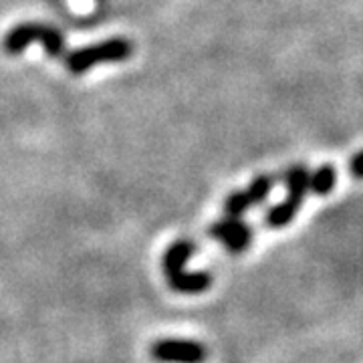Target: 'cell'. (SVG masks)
<instances>
[{"label":"cell","instance_id":"8","mask_svg":"<svg viewBox=\"0 0 363 363\" xmlns=\"http://www.w3.org/2000/svg\"><path fill=\"white\" fill-rule=\"evenodd\" d=\"M301 206H303V204H298V202L291 200V198H286L283 202L274 204V206L267 212V216H264L267 226H269V228H285L286 224H291L293 218L297 216V212L301 210Z\"/></svg>","mask_w":363,"mask_h":363},{"label":"cell","instance_id":"1","mask_svg":"<svg viewBox=\"0 0 363 363\" xmlns=\"http://www.w3.org/2000/svg\"><path fill=\"white\" fill-rule=\"evenodd\" d=\"M33 43H40L49 57H61L65 51V39L61 30L39 23H23L11 28L2 39V49L6 55H21Z\"/></svg>","mask_w":363,"mask_h":363},{"label":"cell","instance_id":"7","mask_svg":"<svg viewBox=\"0 0 363 363\" xmlns=\"http://www.w3.org/2000/svg\"><path fill=\"white\" fill-rule=\"evenodd\" d=\"M309 169L305 166H293L285 172V184L291 200H295L298 204H303L305 196L309 194Z\"/></svg>","mask_w":363,"mask_h":363},{"label":"cell","instance_id":"2","mask_svg":"<svg viewBox=\"0 0 363 363\" xmlns=\"http://www.w3.org/2000/svg\"><path fill=\"white\" fill-rule=\"evenodd\" d=\"M133 55V45L128 39H107L95 45L81 47L77 51L69 52L65 59L67 69L75 75L89 71L99 63H121Z\"/></svg>","mask_w":363,"mask_h":363},{"label":"cell","instance_id":"11","mask_svg":"<svg viewBox=\"0 0 363 363\" xmlns=\"http://www.w3.org/2000/svg\"><path fill=\"white\" fill-rule=\"evenodd\" d=\"M250 206L252 204H250L245 190H234L224 200V212H226V216H233V218H240Z\"/></svg>","mask_w":363,"mask_h":363},{"label":"cell","instance_id":"5","mask_svg":"<svg viewBox=\"0 0 363 363\" xmlns=\"http://www.w3.org/2000/svg\"><path fill=\"white\" fill-rule=\"evenodd\" d=\"M168 285L182 295H200L212 286V274L208 271H180L176 274H169Z\"/></svg>","mask_w":363,"mask_h":363},{"label":"cell","instance_id":"9","mask_svg":"<svg viewBox=\"0 0 363 363\" xmlns=\"http://www.w3.org/2000/svg\"><path fill=\"white\" fill-rule=\"evenodd\" d=\"M337 184V169L329 164L309 174V192L315 196H327Z\"/></svg>","mask_w":363,"mask_h":363},{"label":"cell","instance_id":"10","mask_svg":"<svg viewBox=\"0 0 363 363\" xmlns=\"http://www.w3.org/2000/svg\"><path fill=\"white\" fill-rule=\"evenodd\" d=\"M271 190H272L271 176H257L255 180L248 184V188L245 190V192H247L250 204H252V206H259V204H262V202L269 198Z\"/></svg>","mask_w":363,"mask_h":363},{"label":"cell","instance_id":"4","mask_svg":"<svg viewBox=\"0 0 363 363\" xmlns=\"http://www.w3.org/2000/svg\"><path fill=\"white\" fill-rule=\"evenodd\" d=\"M208 233L212 238L220 240L226 250H230V252L247 250L252 242V236H255V230L250 224H247L242 218H233V216H226L224 220L214 222Z\"/></svg>","mask_w":363,"mask_h":363},{"label":"cell","instance_id":"6","mask_svg":"<svg viewBox=\"0 0 363 363\" xmlns=\"http://www.w3.org/2000/svg\"><path fill=\"white\" fill-rule=\"evenodd\" d=\"M196 245L190 240V238H180L176 240L174 245H169L164 252V259H162V269H164V274L169 277V274H176V272L186 271V264L188 260L194 257Z\"/></svg>","mask_w":363,"mask_h":363},{"label":"cell","instance_id":"3","mask_svg":"<svg viewBox=\"0 0 363 363\" xmlns=\"http://www.w3.org/2000/svg\"><path fill=\"white\" fill-rule=\"evenodd\" d=\"M150 357L157 363H206V345L192 339H157L150 345Z\"/></svg>","mask_w":363,"mask_h":363},{"label":"cell","instance_id":"12","mask_svg":"<svg viewBox=\"0 0 363 363\" xmlns=\"http://www.w3.org/2000/svg\"><path fill=\"white\" fill-rule=\"evenodd\" d=\"M351 174H353L355 180L362 178V152H357V154L353 156V160H351Z\"/></svg>","mask_w":363,"mask_h":363}]
</instances>
